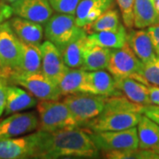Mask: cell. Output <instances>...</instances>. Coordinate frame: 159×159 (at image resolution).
I'll return each mask as SVG.
<instances>
[{
    "mask_svg": "<svg viewBox=\"0 0 159 159\" xmlns=\"http://www.w3.org/2000/svg\"><path fill=\"white\" fill-rule=\"evenodd\" d=\"M99 155L100 150L89 131L74 127L54 133L45 132L38 158H97Z\"/></svg>",
    "mask_w": 159,
    "mask_h": 159,
    "instance_id": "cell-1",
    "label": "cell"
},
{
    "mask_svg": "<svg viewBox=\"0 0 159 159\" xmlns=\"http://www.w3.org/2000/svg\"><path fill=\"white\" fill-rule=\"evenodd\" d=\"M142 111V105L132 102L123 94L111 96L106 97L102 112L84 126L92 132L128 129L136 126Z\"/></svg>",
    "mask_w": 159,
    "mask_h": 159,
    "instance_id": "cell-2",
    "label": "cell"
},
{
    "mask_svg": "<svg viewBox=\"0 0 159 159\" xmlns=\"http://www.w3.org/2000/svg\"><path fill=\"white\" fill-rule=\"evenodd\" d=\"M86 34L87 31L78 26L75 15L72 14H53L44 25V37L61 52L69 43Z\"/></svg>",
    "mask_w": 159,
    "mask_h": 159,
    "instance_id": "cell-3",
    "label": "cell"
},
{
    "mask_svg": "<svg viewBox=\"0 0 159 159\" xmlns=\"http://www.w3.org/2000/svg\"><path fill=\"white\" fill-rule=\"evenodd\" d=\"M39 129L48 133L78 127L67 105L58 100H40L36 104Z\"/></svg>",
    "mask_w": 159,
    "mask_h": 159,
    "instance_id": "cell-4",
    "label": "cell"
},
{
    "mask_svg": "<svg viewBox=\"0 0 159 159\" xmlns=\"http://www.w3.org/2000/svg\"><path fill=\"white\" fill-rule=\"evenodd\" d=\"M44 134L39 129L29 135L0 139V159L38 158Z\"/></svg>",
    "mask_w": 159,
    "mask_h": 159,
    "instance_id": "cell-5",
    "label": "cell"
},
{
    "mask_svg": "<svg viewBox=\"0 0 159 159\" xmlns=\"http://www.w3.org/2000/svg\"><path fill=\"white\" fill-rule=\"evenodd\" d=\"M106 97L89 93H76L65 96V102L74 116L78 127H81L103 110Z\"/></svg>",
    "mask_w": 159,
    "mask_h": 159,
    "instance_id": "cell-6",
    "label": "cell"
},
{
    "mask_svg": "<svg viewBox=\"0 0 159 159\" xmlns=\"http://www.w3.org/2000/svg\"><path fill=\"white\" fill-rule=\"evenodd\" d=\"M107 69L113 77H129L146 84L142 76V61L127 43L121 48L111 50Z\"/></svg>",
    "mask_w": 159,
    "mask_h": 159,
    "instance_id": "cell-7",
    "label": "cell"
},
{
    "mask_svg": "<svg viewBox=\"0 0 159 159\" xmlns=\"http://www.w3.org/2000/svg\"><path fill=\"white\" fill-rule=\"evenodd\" d=\"M8 81L24 88L38 100H59L62 97L57 85L42 72L34 74L15 73L9 77Z\"/></svg>",
    "mask_w": 159,
    "mask_h": 159,
    "instance_id": "cell-8",
    "label": "cell"
},
{
    "mask_svg": "<svg viewBox=\"0 0 159 159\" xmlns=\"http://www.w3.org/2000/svg\"><path fill=\"white\" fill-rule=\"evenodd\" d=\"M89 131L93 142L102 152L139 148L136 126L119 131Z\"/></svg>",
    "mask_w": 159,
    "mask_h": 159,
    "instance_id": "cell-9",
    "label": "cell"
},
{
    "mask_svg": "<svg viewBox=\"0 0 159 159\" xmlns=\"http://www.w3.org/2000/svg\"><path fill=\"white\" fill-rule=\"evenodd\" d=\"M20 56L21 42L6 20L0 25V60L10 76L18 72Z\"/></svg>",
    "mask_w": 159,
    "mask_h": 159,
    "instance_id": "cell-10",
    "label": "cell"
},
{
    "mask_svg": "<svg viewBox=\"0 0 159 159\" xmlns=\"http://www.w3.org/2000/svg\"><path fill=\"white\" fill-rule=\"evenodd\" d=\"M39 129V118L34 112L12 113L0 122V139L13 138Z\"/></svg>",
    "mask_w": 159,
    "mask_h": 159,
    "instance_id": "cell-11",
    "label": "cell"
},
{
    "mask_svg": "<svg viewBox=\"0 0 159 159\" xmlns=\"http://www.w3.org/2000/svg\"><path fill=\"white\" fill-rule=\"evenodd\" d=\"M40 49L42 52V73L57 85L68 70L64 62L62 53L48 40L41 43Z\"/></svg>",
    "mask_w": 159,
    "mask_h": 159,
    "instance_id": "cell-12",
    "label": "cell"
},
{
    "mask_svg": "<svg viewBox=\"0 0 159 159\" xmlns=\"http://www.w3.org/2000/svg\"><path fill=\"white\" fill-rule=\"evenodd\" d=\"M14 15L45 25L53 15L49 0H18L11 4Z\"/></svg>",
    "mask_w": 159,
    "mask_h": 159,
    "instance_id": "cell-13",
    "label": "cell"
},
{
    "mask_svg": "<svg viewBox=\"0 0 159 159\" xmlns=\"http://www.w3.org/2000/svg\"><path fill=\"white\" fill-rule=\"evenodd\" d=\"M116 0H81L75 11L76 22L80 28L87 29L102 13L115 7Z\"/></svg>",
    "mask_w": 159,
    "mask_h": 159,
    "instance_id": "cell-14",
    "label": "cell"
},
{
    "mask_svg": "<svg viewBox=\"0 0 159 159\" xmlns=\"http://www.w3.org/2000/svg\"><path fill=\"white\" fill-rule=\"evenodd\" d=\"M126 43L142 64L149 62L157 57L147 29H129L126 34Z\"/></svg>",
    "mask_w": 159,
    "mask_h": 159,
    "instance_id": "cell-15",
    "label": "cell"
},
{
    "mask_svg": "<svg viewBox=\"0 0 159 159\" xmlns=\"http://www.w3.org/2000/svg\"><path fill=\"white\" fill-rule=\"evenodd\" d=\"M10 26L21 42L29 44L41 45L44 36V27L40 23L34 22L24 18H11Z\"/></svg>",
    "mask_w": 159,
    "mask_h": 159,
    "instance_id": "cell-16",
    "label": "cell"
},
{
    "mask_svg": "<svg viewBox=\"0 0 159 159\" xmlns=\"http://www.w3.org/2000/svg\"><path fill=\"white\" fill-rule=\"evenodd\" d=\"M38 103V99L30 92L15 85L7 86L5 114L11 115L24 110L33 108Z\"/></svg>",
    "mask_w": 159,
    "mask_h": 159,
    "instance_id": "cell-17",
    "label": "cell"
},
{
    "mask_svg": "<svg viewBox=\"0 0 159 159\" xmlns=\"http://www.w3.org/2000/svg\"><path fill=\"white\" fill-rule=\"evenodd\" d=\"M116 87L132 102L147 106L151 104L148 85L129 77H114Z\"/></svg>",
    "mask_w": 159,
    "mask_h": 159,
    "instance_id": "cell-18",
    "label": "cell"
},
{
    "mask_svg": "<svg viewBox=\"0 0 159 159\" xmlns=\"http://www.w3.org/2000/svg\"><path fill=\"white\" fill-rule=\"evenodd\" d=\"M126 28L122 24L118 29L103 30L89 33L87 35L88 45H98L109 48L119 49L126 43Z\"/></svg>",
    "mask_w": 159,
    "mask_h": 159,
    "instance_id": "cell-19",
    "label": "cell"
},
{
    "mask_svg": "<svg viewBox=\"0 0 159 159\" xmlns=\"http://www.w3.org/2000/svg\"><path fill=\"white\" fill-rule=\"evenodd\" d=\"M57 87L62 97L76 93L89 94L88 72L81 68H68L59 80Z\"/></svg>",
    "mask_w": 159,
    "mask_h": 159,
    "instance_id": "cell-20",
    "label": "cell"
},
{
    "mask_svg": "<svg viewBox=\"0 0 159 159\" xmlns=\"http://www.w3.org/2000/svg\"><path fill=\"white\" fill-rule=\"evenodd\" d=\"M89 94L111 97L122 94L118 89L112 74L103 70L88 72Z\"/></svg>",
    "mask_w": 159,
    "mask_h": 159,
    "instance_id": "cell-21",
    "label": "cell"
},
{
    "mask_svg": "<svg viewBox=\"0 0 159 159\" xmlns=\"http://www.w3.org/2000/svg\"><path fill=\"white\" fill-rule=\"evenodd\" d=\"M139 148L155 150L159 145V125L142 113L136 125Z\"/></svg>",
    "mask_w": 159,
    "mask_h": 159,
    "instance_id": "cell-22",
    "label": "cell"
},
{
    "mask_svg": "<svg viewBox=\"0 0 159 159\" xmlns=\"http://www.w3.org/2000/svg\"><path fill=\"white\" fill-rule=\"evenodd\" d=\"M111 49L98 45H88L80 68L87 72L107 69Z\"/></svg>",
    "mask_w": 159,
    "mask_h": 159,
    "instance_id": "cell-23",
    "label": "cell"
},
{
    "mask_svg": "<svg viewBox=\"0 0 159 159\" xmlns=\"http://www.w3.org/2000/svg\"><path fill=\"white\" fill-rule=\"evenodd\" d=\"M156 24H159V14L154 6L153 0H134V27L148 29Z\"/></svg>",
    "mask_w": 159,
    "mask_h": 159,
    "instance_id": "cell-24",
    "label": "cell"
},
{
    "mask_svg": "<svg viewBox=\"0 0 159 159\" xmlns=\"http://www.w3.org/2000/svg\"><path fill=\"white\" fill-rule=\"evenodd\" d=\"M21 42V41H20ZM42 72V52L40 45L21 42V56L17 73L34 74Z\"/></svg>",
    "mask_w": 159,
    "mask_h": 159,
    "instance_id": "cell-25",
    "label": "cell"
},
{
    "mask_svg": "<svg viewBox=\"0 0 159 159\" xmlns=\"http://www.w3.org/2000/svg\"><path fill=\"white\" fill-rule=\"evenodd\" d=\"M87 35L88 34L74 40L61 52L64 62L68 68H80L87 47Z\"/></svg>",
    "mask_w": 159,
    "mask_h": 159,
    "instance_id": "cell-26",
    "label": "cell"
},
{
    "mask_svg": "<svg viewBox=\"0 0 159 159\" xmlns=\"http://www.w3.org/2000/svg\"><path fill=\"white\" fill-rule=\"evenodd\" d=\"M122 24L123 23L120 21L119 11L113 7L102 13L94 22L85 29V30L89 31V33L111 30L118 29Z\"/></svg>",
    "mask_w": 159,
    "mask_h": 159,
    "instance_id": "cell-27",
    "label": "cell"
},
{
    "mask_svg": "<svg viewBox=\"0 0 159 159\" xmlns=\"http://www.w3.org/2000/svg\"><path fill=\"white\" fill-rule=\"evenodd\" d=\"M104 157L109 159H159V154L151 149H125L102 152Z\"/></svg>",
    "mask_w": 159,
    "mask_h": 159,
    "instance_id": "cell-28",
    "label": "cell"
},
{
    "mask_svg": "<svg viewBox=\"0 0 159 159\" xmlns=\"http://www.w3.org/2000/svg\"><path fill=\"white\" fill-rule=\"evenodd\" d=\"M142 76L147 85H154L159 87V57H157L153 60L142 64Z\"/></svg>",
    "mask_w": 159,
    "mask_h": 159,
    "instance_id": "cell-29",
    "label": "cell"
},
{
    "mask_svg": "<svg viewBox=\"0 0 159 159\" xmlns=\"http://www.w3.org/2000/svg\"><path fill=\"white\" fill-rule=\"evenodd\" d=\"M121 12L122 20L125 28H134V0H116Z\"/></svg>",
    "mask_w": 159,
    "mask_h": 159,
    "instance_id": "cell-30",
    "label": "cell"
},
{
    "mask_svg": "<svg viewBox=\"0 0 159 159\" xmlns=\"http://www.w3.org/2000/svg\"><path fill=\"white\" fill-rule=\"evenodd\" d=\"M81 0H49L53 11L57 13L75 15L77 6Z\"/></svg>",
    "mask_w": 159,
    "mask_h": 159,
    "instance_id": "cell-31",
    "label": "cell"
},
{
    "mask_svg": "<svg viewBox=\"0 0 159 159\" xmlns=\"http://www.w3.org/2000/svg\"><path fill=\"white\" fill-rule=\"evenodd\" d=\"M9 84L8 79L0 77V116L5 111L6 102V89Z\"/></svg>",
    "mask_w": 159,
    "mask_h": 159,
    "instance_id": "cell-32",
    "label": "cell"
},
{
    "mask_svg": "<svg viewBox=\"0 0 159 159\" xmlns=\"http://www.w3.org/2000/svg\"><path fill=\"white\" fill-rule=\"evenodd\" d=\"M147 30L153 42L157 56L159 57V24H156V25L148 27Z\"/></svg>",
    "mask_w": 159,
    "mask_h": 159,
    "instance_id": "cell-33",
    "label": "cell"
},
{
    "mask_svg": "<svg viewBox=\"0 0 159 159\" xmlns=\"http://www.w3.org/2000/svg\"><path fill=\"white\" fill-rule=\"evenodd\" d=\"M142 113L146 115L147 117L153 119L155 122H157L159 125V107L153 104H149L147 106H144L142 110Z\"/></svg>",
    "mask_w": 159,
    "mask_h": 159,
    "instance_id": "cell-34",
    "label": "cell"
},
{
    "mask_svg": "<svg viewBox=\"0 0 159 159\" xmlns=\"http://www.w3.org/2000/svg\"><path fill=\"white\" fill-rule=\"evenodd\" d=\"M13 14L11 6H7L6 4H0V25L6 21Z\"/></svg>",
    "mask_w": 159,
    "mask_h": 159,
    "instance_id": "cell-35",
    "label": "cell"
},
{
    "mask_svg": "<svg viewBox=\"0 0 159 159\" xmlns=\"http://www.w3.org/2000/svg\"><path fill=\"white\" fill-rule=\"evenodd\" d=\"M148 90H149V98L151 104L159 107V87L148 85Z\"/></svg>",
    "mask_w": 159,
    "mask_h": 159,
    "instance_id": "cell-36",
    "label": "cell"
},
{
    "mask_svg": "<svg viewBox=\"0 0 159 159\" xmlns=\"http://www.w3.org/2000/svg\"><path fill=\"white\" fill-rule=\"evenodd\" d=\"M0 77H4V78H6V79H9V77H10L9 72L4 66V65L2 64L1 60H0Z\"/></svg>",
    "mask_w": 159,
    "mask_h": 159,
    "instance_id": "cell-37",
    "label": "cell"
},
{
    "mask_svg": "<svg viewBox=\"0 0 159 159\" xmlns=\"http://www.w3.org/2000/svg\"><path fill=\"white\" fill-rule=\"evenodd\" d=\"M153 3L154 6L156 7V10H157V11L158 12L159 14V0H153Z\"/></svg>",
    "mask_w": 159,
    "mask_h": 159,
    "instance_id": "cell-38",
    "label": "cell"
},
{
    "mask_svg": "<svg viewBox=\"0 0 159 159\" xmlns=\"http://www.w3.org/2000/svg\"><path fill=\"white\" fill-rule=\"evenodd\" d=\"M5 2L6 3H9V4H12V3H14V2H16L18 0H4Z\"/></svg>",
    "mask_w": 159,
    "mask_h": 159,
    "instance_id": "cell-39",
    "label": "cell"
},
{
    "mask_svg": "<svg viewBox=\"0 0 159 159\" xmlns=\"http://www.w3.org/2000/svg\"><path fill=\"white\" fill-rule=\"evenodd\" d=\"M155 151H156V152H157V153L159 154V145H158V146H157V148L155 149Z\"/></svg>",
    "mask_w": 159,
    "mask_h": 159,
    "instance_id": "cell-40",
    "label": "cell"
}]
</instances>
